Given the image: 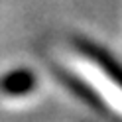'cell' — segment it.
<instances>
[{
    "label": "cell",
    "instance_id": "6da1fadb",
    "mask_svg": "<svg viewBox=\"0 0 122 122\" xmlns=\"http://www.w3.org/2000/svg\"><path fill=\"white\" fill-rule=\"evenodd\" d=\"M77 49L85 57H89L98 69L122 91V65L110 55V53H106L102 47H98V45H95L93 41H87V40H77Z\"/></svg>",
    "mask_w": 122,
    "mask_h": 122
}]
</instances>
